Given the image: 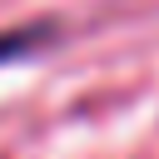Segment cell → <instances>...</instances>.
Listing matches in <instances>:
<instances>
[{
    "instance_id": "6da1fadb",
    "label": "cell",
    "mask_w": 159,
    "mask_h": 159,
    "mask_svg": "<svg viewBox=\"0 0 159 159\" xmlns=\"http://www.w3.org/2000/svg\"><path fill=\"white\" fill-rule=\"evenodd\" d=\"M40 40V30H15V35H0V60L5 55H20V50H30Z\"/></svg>"
}]
</instances>
